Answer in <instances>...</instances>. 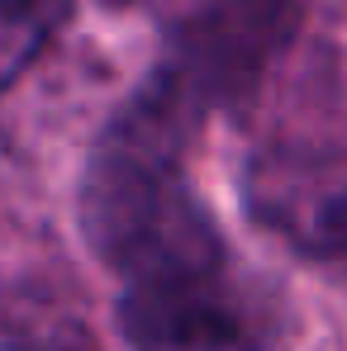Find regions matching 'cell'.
<instances>
[{"mask_svg": "<svg viewBox=\"0 0 347 351\" xmlns=\"http://www.w3.org/2000/svg\"><path fill=\"white\" fill-rule=\"evenodd\" d=\"M200 123L143 81L100 128L81 176V233L115 276L128 351H262L214 214L186 176Z\"/></svg>", "mask_w": 347, "mask_h": 351, "instance_id": "6da1fadb", "label": "cell"}, {"mask_svg": "<svg viewBox=\"0 0 347 351\" xmlns=\"http://www.w3.org/2000/svg\"><path fill=\"white\" fill-rule=\"evenodd\" d=\"M304 24L300 0H176L148 71L190 119L247 105Z\"/></svg>", "mask_w": 347, "mask_h": 351, "instance_id": "7a4b0ae2", "label": "cell"}, {"mask_svg": "<svg viewBox=\"0 0 347 351\" xmlns=\"http://www.w3.org/2000/svg\"><path fill=\"white\" fill-rule=\"evenodd\" d=\"M243 199L252 223L295 256L347 271V157L267 152L247 167Z\"/></svg>", "mask_w": 347, "mask_h": 351, "instance_id": "3957f363", "label": "cell"}, {"mask_svg": "<svg viewBox=\"0 0 347 351\" xmlns=\"http://www.w3.org/2000/svg\"><path fill=\"white\" fill-rule=\"evenodd\" d=\"M76 0H0V95L48 53Z\"/></svg>", "mask_w": 347, "mask_h": 351, "instance_id": "277c9868", "label": "cell"}, {"mask_svg": "<svg viewBox=\"0 0 347 351\" xmlns=\"http://www.w3.org/2000/svg\"><path fill=\"white\" fill-rule=\"evenodd\" d=\"M0 351H96L76 328L62 323H19L0 328Z\"/></svg>", "mask_w": 347, "mask_h": 351, "instance_id": "5b68a950", "label": "cell"}]
</instances>
